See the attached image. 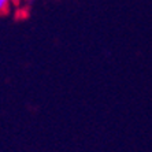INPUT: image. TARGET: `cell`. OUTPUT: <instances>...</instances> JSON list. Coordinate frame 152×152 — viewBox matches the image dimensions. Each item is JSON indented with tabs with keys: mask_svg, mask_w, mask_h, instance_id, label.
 Segmentation results:
<instances>
[{
	"mask_svg": "<svg viewBox=\"0 0 152 152\" xmlns=\"http://www.w3.org/2000/svg\"><path fill=\"white\" fill-rule=\"evenodd\" d=\"M8 3H10V0H0V15L8 12Z\"/></svg>",
	"mask_w": 152,
	"mask_h": 152,
	"instance_id": "cell-1",
	"label": "cell"
},
{
	"mask_svg": "<svg viewBox=\"0 0 152 152\" xmlns=\"http://www.w3.org/2000/svg\"><path fill=\"white\" fill-rule=\"evenodd\" d=\"M12 1H14L15 4H18V1H19V0H12Z\"/></svg>",
	"mask_w": 152,
	"mask_h": 152,
	"instance_id": "cell-2",
	"label": "cell"
}]
</instances>
